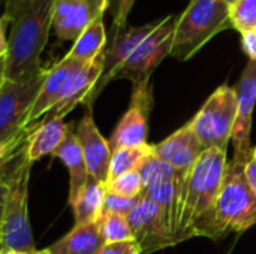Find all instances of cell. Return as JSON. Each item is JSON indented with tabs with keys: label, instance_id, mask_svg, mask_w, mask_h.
Returning <instances> with one entry per match:
<instances>
[{
	"label": "cell",
	"instance_id": "obj_1",
	"mask_svg": "<svg viewBox=\"0 0 256 254\" xmlns=\"http://www.w3.org/2000/svg\"><path fill=\"white\" fill-rule=\"evenodd\" d=\"M54 0H26L10 21L4 79L30 81L45 72L40 55L52 24Z\"/></svg>",
	"mask_w": 256,
	"mask_h": 254
},
{
	"label": "cell",
	"instance_id": "obj_2",
	"mask_svg": "<svg viewBox=\"0 0 256 254\" xmlns=\"http://www.w3.org/2000/svg\"><path fill=\"white\" fill-rule=\"evenodd\" d=\"M249 156L234 154L226 165L214 208L192 229L190 238L207 237L220 241L231 234H242L256 225V193L244 175Z\"/></svg>",
	"mask_w": 256,
	"mask_h": 254
},
{
	"label": "cell",
	"instance_id": "obj_3",
	"mask_svg": "<svg viewBox=\"0 0 256 254\" xmlns=\"http://www.w3.org/2000/svg\"><path fill=\"white\" fill-rule=\"evenodd\" d=\"M226 165V151L208 148L202 151L190 171L182 172L176 244L190 240L194 226L214 208Z\"/></svg>",
	"mask_w": 256,
	"mask_h": 254
},
{
	"label": "cell",
	"instance_id": "obj_4",
	"mask_svg": "<svg viewBox=\"0 0 256 254\" xmlns=\"http://www.w3.org/2000/svg\"><path fill=\"white\" fill-rule=\"evenodd\" d=\"M26 142L9 163V183L3 210L0 247L33 254L38 252L28 219V183L33 163L26 154Z\"/></svg>",
	"mask_w": 256,
	"mask_h": 254
},
{
	"label": "cell",
	"instance_id": "obj_5",
	"mask_svg": "<svg viewBox=\"0 0 256 254\" xmlns=\"http://www.w3.org/2000/svg\"><path fill=\"white\" fill-rule=\"evenodd\" d=\"M232 28L230 6L222 0H190L177 18L171 55L190 60L216 34Z\"/></svg>",
	"mask_w": 256,
	"mask_h": 254
},
{
	"label": "cell",
	"instance_id": "obj_6",
	"mask_svg": "<svg viewBox=\"0 0 256 254\" xmlns=\"http://www.w3.org/2000/svg\"><path fill=\"white\" fill-rule=\"evenodd\" d=\"M46 69L39 76L15 82L4 79L0 85V148H16L28 136L27 115L39 93Z\"/></svg>",
	"mask_w": 256,
	"mask_h": 254
},
{
	"label": "cell",
	"instance_id": "obj_7",
	"mask_svg": "<svg viewBox=\"0 0 256 254\" xmlns=\"http://www.w3.org/2000/svg\"><path fill=\"white\" fill-rule=\"evenodd\" d=\"M237 117V96L234 87L220 85L190 120L204 150L226 151Z\"/></svg>",
	"mask_w": 256,
	"mask_h": 254
},
{
	"label": "cell",
	"instance_id": "obj_8",
	"mask_svg": "<svg viewBox=\"0 0 256 254\" xmlns=\"http://www.w3.org/2000/svg\"><path fill=\"white\" fill-rule=\"evenodd\" d=\"M177 15H168L158 21L154 30L135 48L116 75V79H129L132 88L150 85V76L154 69L171 55Z\"/></svg>",
	"mask_w": 256,
	"mask_h": 254
},
{
	"label": "cell",
	"instance_id": "obj_9",
	"mask_svg": "<svg viewBox=\"0 0 256 254\" xmlns=\"http://www.w3.org/2000/svg\"><path fill=\"white\" fill-rule=\"evenodd\" d=\"M158 21L140 27H134L129 24L123 27H111V33L104 49V70L99 81L96 82V85L93 87V90L82 103L86 108H93L96 99L100 96L104 88L111 81H116V75L120 70V67L130 57L135 48L154 30Z\"/></svg>",
	"mask_w": 256,
	"mask_h": 254
},
{
	"label": "cell",
	"instance_id": "obj_10",
	"mask_svg": "<svg viewBox=\"0 0 256 254\" xmlns=\"http://www.w3.org/2000/svg\"><path fill=\"white\" fill-rule=\"evenodd\" d=\"M108 7L110 0H54L51 27L57 40L74 42Z\"/></svg>",
	"mask_w": 256,
	"mask_h": 254
},
{
	"label": "cell",
	"instance_id": "obj_11",
	"mask_svg": "<svg viewBox=\"0 0 256 254\" xmlns=\"http://www.w3.org/2000/svg\"><path fill=\"white\" fill-rule=\"evenodd\" d=\"M153 108L152 85L132 88L130 105L117 123L111 138V150L118 147H138L147 144L148 117Z\"/></svg>",
	"mask_w": 256,
	"mask_h": 254
},
{
	"label": "cell",
	"instance_id": "obj_12",
	"mask_svg": "<svg viewBox=\"0 0 256 254\" xmlns=\"http://www.w3.org/2000/svg\"><path fill=\"white\" fill-rule=\"evenodd\" d=\"M126 217L134 232V238L141 249V254L156 253L176 244L158 205L153 201L142 196L136 208Z\"/></svg>",
	"mask_w": 256,
	"mask_h": 254
},
{
	"label": "cell",
	"instance_id": "obj_13",
	"mask_svg": "<svg viewBox=\"0 0 256 254\" xmlns=\"http://www.w3.org/2000/svg\"><path fill=\"white\" fill-rule=\"evenodd\" d=\"M237 96V117L232 129L234 154L250 156L252 117L256 105V60H249L238 82L234 87Z\"/></svg>",
	"mask_w": 256,
	"mask_h": 254
},
{
	"label": "cell",
	"instance_id": "obj_14",
	"mask_svg": "<svg viewBox=\"0 0 256 254\" xmlns=\"http://www.w3.org/2000/svg\"><path fill=\"white\" fill-rule=\"evenodd\" d=\"M75 135L80 142L88 175L106 186L112 150L110 141L102 136L94 123L93 108H86V114L76 124Z\"/></svg>",
	"mask_w": 256,
	"mask_h": 254
},
{
	"label": "cell",
	"instance_id": "obj_15",
	"mask_svg": "<svg viewBox=\"0 0 256 254\" xmlns=\"http://www.w3.org/2000/svg\"><path fill=\"white\" fill-rule=\"evenodd\" d=\"M104 70V52L98 55L93 61L78 66V69L68 79L58 100L56 105L44 115L40 121L50 120H63L74 108L80 103H84L96 82L99 81Z\"/></svg>",
	"mask_w": 256,
	"mask_h": 254
},
{
	"label": "cell",
	"instance_id": "obj_16",
	"mask_svg": "<svg viewBox=\"0 0 256 254\" xmlns=\"http://www.w3.org/2000/svg\"><path fill=\"white\" fill-rule=\"evenodd\" d=\"M78 66H81V63H76L75 60L64 55L52 67L46 69V73H45V78L39 88V93H38V96L32 105V109L27 115V121H26L27 132H32L33 127L44 118V115L56 105L68 79L78 69Z\"/></svg>",
	"mask_w": 256,
	"mask_h": 254
},
{
	"label": "cell",
	"instance_id": "obj_17",
	"mask_svg": "<svg viewBox=\"0 0 256 254\" xmlns=\"http://www.w3.org/2000/svg\"><path fill=\"white\" fill-rule=\"evenodd\" d=\"M202 151L204 147L198 139L190 121L162 142L153 145V154L171 165L178 172L190 171Z\"/></svg>",
	"mask_w": 256,
	"mask_h": 254
},
{
	"label": "cell",
	"instance_id": "obj_18",
	"mask_svg": "<svg viewBox=\"0 0 256 254\" xmlns=\"http://www.w3.org/2000/svg\"><path fill=\"white\" fill-rule=\"evenodd\" d=\"M52 157H57L58 160H62V163L68 169V174H69L68 204L72 205L90 178L87 165H86V160H84V156H82V151H81V147H80V142L76 139L72 124L69 126L64 141L54 151Z\"/></svg>",
	"mask_w": 256,
	"mask_h": 254
},
{
	"label": "cell",
	"instance_id": "obj_19",
	"mask_svg": "<svg viewBox=\"0 0 256 254\" xmlns=\"http://www.w3.org/2000/svg\"><path fill=\"white\" fill-rule=\"evenodd\" d=\"M105 246L99 220L87 225H75L64 237L46 247L50 254H98Z\"/></svg>",
	"mask_w": 256,
	"mask_h": 254
},
{
	"label": "cell",
	"instance_id": "obj_20",
	"mask_svg": "<svg viewBox=\"0 0 256 254\" xmlns=\"http://www.w3.org/2000/svg\"><path fill=\"white\" fill-rule=\"evenodd\" d=\"M69 126L70 124H66L63 120L39 121L27 136L26 154L28 160L34 163L48 154L52 156L64 141Z\"/></svg>",
	"mask_w": 256,
	"mask_h": 254
},
{
	"label": "cell",
	"instance_id": "obj_21",
	"mask_svg": "<svg viewBox=\"0 0 256 254\" xmlns=\"http://www.w3.org/2000/svg\"><path fill=\"white\" fill-rule=\"evenodd\" d=\"M182 175V172H180ZM180 175L172 181H165L160 184L150 186L144 189L142 196L153 201L170 231L176 243V229H177V219H178V207H180Z\"/></svg>",
	"mask_w": 256,
	"mask_h": 254
},
{
	"label": "cell",
	"instance_id": "obj_22",
	"mask_svg": "<svg viewBox=\"0 0 256 254\" xmlns=\"http://www.w3.org/2000/svg\"><path fill=\"white\" fill-rule=\"evenodd\" d=\"M105 196L106 186L90 177L75 202L70 205L75 217V225H87L92 222H98L104 213Z\"/></svg>",
	"mask_w": 256,
	"mask_h": 254
},
{
	"label": "cell",
	"instance_id": "obj_23",
	"mask_svg": "<svg viewBox=\"0 0 256 254\" xmlns=\"http://www.w3.org/2000/svg\"><path fill=\"white\" fill-rule=\"evenodd\" d=\"M108 36L104 25V16L94 19L72 43L68 51V57L75 60L76 63L86 64L93 61L98 55H100L105 49Z\"/></svg>",
	"mask_w": 256,
	"mask_h": 254
},
{
	"label": "cell",
	"instance_id": "obj_24",
	"mask_svg": "<svg viewBox=\"0 0 256 254\" xmlns=\"http://www.w3.org/2000/svg\"><path fill=\"white\" fill-rule=\"evenodd\" d=\"M153 156V145L144 144L138 147H118L112 150L108 181L142 168V165ZM106 181V183H108Z\"/></svg>",
	"mask_w": 256,
	"mask_h": 254
},
{
	"label": "cell",
	"instance_id": "obj_25",
	"mask_svg": "<svg viewBox=\"0 0 256 254\" xmlns=\"http://www.w3.org/2000/svg\"><path fill=\"white\" fill-rule=\"evenodd\" d=\"M99 228L105 244L135 241L128 217L123 214L102 213V216L99 217Z\"/></svg>",
	"mask_w": 256,
	"mask_h": 254
},
{
	"label": "cell",
	"instance_id": "obj_26",
	"mask_svg": "<svg viewBox=\"0 0 256 254\" xmlns=\"http://www.w3.org/2000/svg\"><path fill=\"white\" fill-rule=\"evenodd\" d=\"M138 172H140L144 189L154 186V184L165 183V181H172V180L178 178V175H180L178 171H176L166 162L158 159L154 154L142 165V168Z\"/></svg>",
	"mask_w": 256,
	"mask_h": 254
},
{
	"label": "cell",
	"instance_id": "obj_27",
	"mask_svg": "<svg viewBox=\"0 0 256 254\" xmlns=\"http://www.w3.org/2000/svg\"><path fill=\"white\" fill-rule=\"evenodd\" d=\"M232 28L242 34L256 30V0H236L230 6Z\"/></svg>",
	"mask_w": 256,
	"mask_h": 254
},
{
	"label": "cell",
	"instance_id": "obj_28",
	"mask_svg": "<svg viewBox=\"0 0 256 254\" xmlns=\"http://www.w3.org/2000/svg\"><path fill=\"white\" fill-rule=\"evenodd\" d=\"M106 192L122 198H141L144 193V186L140 172H128L106 183Z\"/></svg>",
	"mask_w": 256,
	"mask_h": 254
},
{
	"label": "cell",
	"instance_id": "obj_29",
	"mask_svg": "<svg viewBox=\"0 0 256 254\" xmlns=\"http://www.w3.org/2000/svg\"><path fill=\"white\" fill-rule=\"evenodd\" d=\"M141 198H122L116 196L106 192L105 196V204H104V213H116V214H123L128 216L130 211L136 208V205L141 202Z\"/></svg>",
	"mask_w": 256,
	"mask_h": 254
},
{
	"label": "cell",
	"instance_id": "obj_30",
	"mask_svg": "<svg viewBox=\"0 0 256 254\" xmlns=\"http://www.w3.org/2000/svg\"><path fill=\"white\" fill-rule=\"evenodd\" d=\"M135 4V0H112V25L111 27H123L128 24V16Z\"/></svg>",
	"mask_w": 256,
	"mask_h": 254
},
{
	"label": "cell",
	"instance_id": "obj_31",
	"mask_svg": "<svg viewBox=\"0 0 256 254\" xmlns=\"http://www.w3.org/2000/svg\"><path fill=\"white\" fill-rule=\"evenodd\" d=\"M98 254H141V249L136 241L105 244Z\"/></svg>",
	"mask_w": 256,
	"mask_h": 254
},
{
	"label": "cell",
	"instance_id": "obj_32",
	"mask_svg": "<svg viewBox=\"0 0 256 254\" xmlns=\"http://www.w3.org/2000/svg\"><path fill=\"white\" fill-rule=\"evenodd\" d=\"M10 163V162H9ZM9 163L0 169V241H2V223H3V210H4V199L8 192L9 183Z\"/></svg>",
	"mask_w": 256,
	"mask_h": 254
},
{
	"label": "cell",
	"instance_id": "obj_33",
	"mask_svg": "<svg viewBox=\"0 0 256 254\" xmlns=\"http://www.w3.org/2000/svg\"><path fill=\"white\" fill-rule=\"evenodd\" d=\"M244 175L248 178V183L250 184V187L254 189V192L256 193V147L252 148V153H250V156L246 160Z\"/></svg>",
	"mask_w": 256,
	"mask_h": 254
},
{
	"label": "cell",
	"instance_id": "obj_34",
	"mask_svg": "<svg viewBox=\"0 0 256 254\" xmlns=\"http://www.w3.org/2000/svg\"><path fill=\"white\" fill-rule=\"evenodd\" d=\"M242 46L243 51L249 55V60H256V30L242 34Z\"/></svg>",
	"mask_w": 256,
	"mask_h": 254
},
{
	"label": "cell",
	"instance_id": "obj_35",
	"mask_svg": "<svg viewBox=\"0 0 256 254\" xmlns=\"http://www.w3.org/2000/svg\"><path fill=\"white\" fill-rule=\"evenodd\" d=\"M10 22L4 19L3 16L0 18V63L4 61L6 52H8V37H6V28Z\"/></svg>",
	"mask_w": 256,
	"mask_h": 254
},
{
	"label": "cell",
	"instance_id": "obj_36",
	"mask_svg": "<svg viewBox=\"0 0 256 254\" xmlns=\"http://www.w3.org/2000/svg\"><path fill=\"white\" fill-rule=\"evenodd\" d=\"M24 1L26 0H4V13H3V18L10 22L12 18L15 16V13L18 12V9L24 4Z\"/></svg>",
	"mask_w": 256,
	"mask_h": 254
},
{
	"label": "cell",
	"instance_id": "obj_37",
	"mask_svg": "<svg viewBox=\"0 0 256 254\" xmlns=\"http://www.w3.org/2000/svg\"><path fill=\"white\" fill-rule=\"evenodd\" d=\"M3 81H4V61L0 63V85H2Z\"/></svg>",
	"mask_w": 256,
	"mask_h": 254
},
{
	"label": "cell",
	"instance_id": "obj_38",
	"mask_svg": "<svg viewBox=\"0 0 256 254\" xmlns=\"http://www.w3.org/2000/svg\"><path fill=\"white\" fill-rule=\"evenodd\" d=\"M0 254H24V253H20V252H15V250H8V249H2V247H0Z\"/></svg>",
	"mask_w": 256,
	"mask_h": 254
},
{
	"label": "cell",
	"instance_id": "obj_39",
	"mask_svg": "<svg viewBox=\"0 0 256 254\" xmlns=\"http://www.w3.org/2000/svg\"><path fill=\"white\" fill-rule=\"evenodd\" d=\"M222 1H224V3H226L228 6H231V4H232V3H234L236 0H222Z\"/></svg>",
	"mask_w": 256,
	"mask_h": 254
},
{
	"label": "cell",
	"instance_id": "obj_40",
	"mask_svg": "<svg viewBox=\"0 0 256 254\" xmlns=\"http://www.w3.org/2000/svg\"><path fill=\"white\" fill-rule=\"evenodd\" d=\"M33 254H50L46 250H38L36 253H33Z\"/></svg>",
	"mask_w": 256,
	"mask_h": 254
},
{
	"label": "cell",
	"instance_id": "obj_41",
	"mask_svg": "<svg viewBox=\"0 0 256 254\" xmlns=\"http://www.w3.org/2000/svg\"><path fill=\"white\" fill-rule=\"evenodd\" d=\"M2 168H3V166H0V169H2Z\"/></svg>",
	"mask_w": 256,
	"mask_h": 254
}]
</instances>
